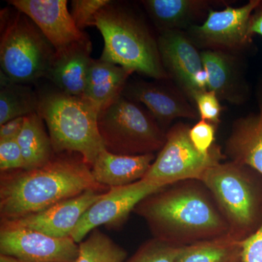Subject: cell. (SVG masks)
Here are the masks:
<instances>
[{
    "instance_id": "cell-6",
    "label": "cell",
    "mask_w": 262,
    "mask_h": 262,
    "mask_svg": "<svg viewBox=\"0 0 262 262\" xmlns=\"http://www.w3.org/2000/svg\"><path fill=\"white\" fill-rule=\"evenodd\" d=\"M98 126L105 148L115 155L151 154L161 149L166 139L149 112L122 95L100 112Z\"/></svg>"
},
{
    "instance_id": "cell-15",
    "label": "cell",
    "mask_w": 262,
    "mask_h": 262,
    "mask_svg": "<svg viewBox=\"0 0 262 262\" xmlns=\"http://www.w3.org/2000/svg\"><path fill=\"white\" fill-rule=\"evenodd\" d=\"M103 193L86 191L80 195L60 202L44 211L6 222L51 237H70L84 212L99 200Z\"/></svg>"
},
{
    "instance_id": "cell-4",
    "label": "cell",
    "mask_w": 262,
    "mask_h": 262,
    "mask_svg": "<svg viewBox=\"0 0 262 262\" xmlns=\"http://www.w3.org/2000/svg\"><path fill=\"white\" fill-rule=\"evenodd\" d=\"M38 96L37 113L46 122L55 153L80 155L91 168L106 149L98 130V110L83 96L57 89L43 91Z\"/></svg>"
},
{
    "instance_id": "cell-25",
    "label": "cell",
    "mask_w": 262,
    "mask_h": 262,
    "mask_svg": "<svg viewBox=\"0 0 262 262\" xmlns=\"http://www.w3.org/2000/svg\"><path fill=\"white\" fill-rule=\"evenodd\" d=\"M127 252L106 234L94 229L79 244L76 262H125Z\"/></svg>"
},
{
    "instance_id": "cell-3",
    "label": "cell",
    "mask_w": 262,
    "mask_h": 262,
    "mask_svg": "<svg viewBox=\"0 0 262 262\" xmlns=\"http://www.w3.org/2000/svg\"><path fill=\"white\" fill-rule=\"evenodd\" d=\"M104 47L100 59L154 78L169 79L155 39L146 24L128 8L110 1L96 16Z\"/></svg>"
},
{
    "instance_id": "cell-1",
    "label": "cell",
    "mask_w": 262,
    "mask_h": 262,
    "mask_svg": "<svg viewBox=\"0 0 262 262\" xmlns=\"http://www.w3.org/2000/svg\"><path fill=\"white\" fill-rule=\"evenodd\" d=\"M61 154L40 168L2 173L1 221L44 211L86 191L106 192L108 187L95 180L91 167L80 155Z\"/></svg>"
},
{
    "instance_id": "cell-27",
    "label": "cell",
    "mask_w": 262,
    "mask_h": 262,
    "mask_svg": "<svg viewBox=\"0 0 262 262\" xmlns=\"http://www.w3.org/2000/svg\"><path fill=\"white\" fill-rule=\"evenodd\" d=\"M110 0H74L72 1L71 15L77 28L83 32L84 29L95 27L96 16Z\"/></svg>"
},
{
    "instance_id": "cell-28",
    "label": "cell",
    "mask_w": 262,
    "mask_h": 262,
    "mask_svg": "<svg viewBox=\"0 0 262 262\" xmlns=\"http://www.w3.org/2000/svg\"><path fill=\"white\" fill-rule=\"evenodd\" d=\"M192 102L195 103L198 115L201 120L216 125L220 122L222 107L220 98L213 91H201L193 98Z\"/></svg>"
},
{
    "instance_id": "cell-35",
    "label": "cell",
    "mask_w": 262,
    "mask_h": 262,
    "mask_svg": "<svg viewBox=\"0 0 262 262\" xmlns=\"http://www.w3.org/2000/svg\"><path fill=\"white\" fill-rule=\"evenodd\" d=\"M225 262H243L241 256V251L237 254H236L235 256H233V257L231 258L228 261Z\"/></svg>"
},
{
    "instance_id": "cell-29",
    "label": "cell",
    "mask_w": 262,
    "mask_h": 262,
    "mask_svg": "<svg viewBox=\"0 0 262 262\" xmlns=\"http://www.w3.org/2000/svg\"><path fill=\"white\" fill-rule=\"evenodd\" d=\"M189 134L193 145L202 154H208L214 146L215 127L211 122L200 120L190 127Z\"/></svg>"
},
{
    "instance_id": "cell-11",
    "label": "cell",
    "mask_w": 262,
    "mask_h": 262,
    "mask_svg": "<svg viewBox=\"0 0 262 262\" xmlns=\"http://www.w3.org/2000/svg\"><path fill=\"white\" fill-rule=\"evenodd\" d=\"M0 253L27 262H76L79 244L1 221Z\"/></svg>"
},
{
    "instance_id": "cell-22",
    "label": "cell",
    "mask_w": 262,
    "mask_h": 262,
    "mask_svg": "<svg viewBox=\"0 0 262 262\" xmlns=\"http://www.w3.org/2000/svg\"><path fill=\"white\" fill-rule=\"evenodd\" d=\"M23 156L24 170L40 168L56 154L44 120L37 113L24 117L23 128L16 139Z\"/></svg>"
},
{
    "instance_id": "cell-32",
    "label": "cell",
    "mask_w": 262,
    "mask_h": 262,
    "mask_svg": "<svg viewBox=\"0 0 262 262\" xmlns=\"http://www.w3.org/2000/svg\"><path fill=\"white\" fill-rule=\"evenodd\" d=\"M24 117H18L0 125V141L16 139L23 128Z\"/></svg>"
},
{
    "instance_id": "cell-18",
    "label": "cell",
    "mask_w": 262,
    "mask_h": 262,
    "mask_svg": "<svg viewBox=\"0 0 262 262\" xmlns=\"http://www.w3.org/2000/svg\"><path fill=\"white\" fill-rule=\"evenodd\" d=\"M155 158L154 153L119 155L105 149L98 155L91 171L95 180L101 185L108 188L123 187L144 178Z\"/></svg>"
},
{
    "instance_id": "cell-19",
    "label": "cell",
    "mask_w": 262,
    "mask_h": 262,
    "mask_svg": "<svg viewBox=\"0 0 262 262\" xmlns=\"http://www.w3.org/2000/svg\"><path fill=\"white\" fill-rule=\"evenodd\" d=\"M226 149L232 161L262 175V91L258 95V113L234 122Z\"/></svg>"
},
{
    "instance_id": "cell-23",
    "label": "cell",
    "mask_w": 262,
    "mask_h": 262,
    "mask_svg": "<svg viewBox=\"0 0 262 262\" xmlns=\"http://www.w3.org/2000/svg\"><path fill=\"white\" fill-rule=\"evenodd\" d=\"M39 96L29 86L0 74V125L37 113Z\"/></svg>"
},
{
    "instance_id": "cell-2",
    "label": "cell",
    "mask_w": 262,
    "mask_h": 262,
    "mask_svg": "<svg viewBox=\"0 0 262 262\" xmlns=\"http://www.w3.org/2000/svg\"><path fill=\"white\" fill-rule=\"evenodd\" d=\"M158 238L190 244L230 233V228L201 190L192 187L167 189L151 194L136 207Z\"/></svg>"
},
{
    "instance_id": "cell-10",
    "label": "cell",
    "mask_w": 262,
    "mask_h": 262,
    "mask_svg": "<svg viewBox=\"0 0 262 262\" xmlns=\"http://www.w3.org/2000/svg\"><path fill=\"white\" fill-rule=\"evenodd\" d=\"M261 0H250L238 8L226 7L221 10H211L206 20L189 28V37L196 46L206 50L237 52L251 42L249 25L254 10Z\"/></svg>"
},
{
    "instance_id": "cell-16",
    "label": "cell",
    "mask_w": 262,
    "mask_h": 262,
    "mask_svg": "<svg viewBox=\"0 0 262 262\" xmlns=\"http://www.w3.org/2000/svg\"><path fill=\"white\" fill-rule=\"evenodd\" d=\"M201 57L208 75V91L232 104L244 103L248 97V86L236 57L218 50H205Z\"/></svg>"
},
{
    "instance_id": "cell-33",
    "label": "cell",
    "mask_w": 262,
    "mask_h": 262,
    "mask_svg": "<svg viewBox=\"0 0 262 262\" xmlns=\"http://www.w3.org/2000/svg\"><path fill=\"white\" fill-rule=\"evenodd\" d=\"M249 32L251 36L258 34L262 37V1L251 15Z\"/></svg>"
},
{
    "instance_id": "cell-30",
    "label": "cell",
    "mask_w": 262,
    "mask_h": 262,
    "mask_svg": "<svg viewBox=\"0 0 262 262\" xmlns=\"http://www.w3.org/2000/svg\"><path fill=\"white\" fill-rule=\"evenodd\" d=\"M21 150L16 139L0 141V170L2 173L24 170Z\"/></svg>"
},
{
    "instance_id": "cell-26",
    "label": "cell",
    "mask_w": 262,
    "mask_h": 262,
    "mask_svg": "<svg viewBox=\"0 0 262 262\" xmlns=\"http://www.w3.org/2000/svg\"><path fill=\"white\" fill-rule=\"evenodd\" d=\"M184 246L156 237L142 245L125 262H177Z\"/></svg>"
},
{
    "instance_id": "cell-14",
    "label": "cell",
    "mask_w": 262,
    "mask_h": 262,
    "mask_svg": "<svg viewBox=\"0 0 262 262\" xmlns=\"http://www.w3.org/2000/svg\"><path fill=\"white\" fill-rule=\"evenodd\" d=\"M122 95L144 105L160 127L167 126L177 118L198 117V110L180 90L162 84L136 81L127 83Z\"/></svg>"
},
{
    "instance_id": "cell-21",
    "label": "cell",
    "mask_w": 262,
    "mask_h": 262,
    "mask_svg": "<svg viewBox=\"0 0 262 262\" xmlns=\"http://www.w3.org/2000/svg\"><path fill=\"white\" fill-rule=\"evenodd\" d=\"M133 73L132 71L111 62L100 58L93 59L82 96L100 113L121 96Z\"/></svg>"
},
{
    "instance_id": "cell-8",
    "label": "cell",
    "mask_w": 262,
    "mask_h": 262,
    "mask_svg": "<svg viewBox=\"0 0 262 262\" xmlns=\"http://www.w3.org/2000/svg\"><path fill=\"white\" fill-rule=\"evenodd\" d=\"M244 165L218 163L207 169L200 179L211 191L229 222L230 233L238 234L253 225L256 216V198L243 170Z\"/></svg>"
},
{
    "instance_id": "cell-12",
    "label": "cell",
    "mask_w": 262,
    "mask_h": 262,
    "mask_svg": "<svg viewBox=\"0 0 262 262\" xmlns=\"http://www.w3.org/2000/svg\"><path fill=\"white\" fill-rule=\"evenodd\" d=\"M8 3L36 24L56 52L89 39L77 28L66 0H12Z\"/></svg>"
},
{
    "instance_id": "cell-20",
    "label": "cell",
    "mask_w": 262,
    "mask_h": 262,
    "mask_svg": "<svg viewBox=\"0 0 262 262\" xmlns=\"http://www.w3.org/2000/svg\"><path fill=\"white\" fill-rule=\"evenodd\" d=\"M160 33L192 27V22L208 14L212 7L226 5L209 0H145L141 2Z\"/></svg>"
},
{
    "instance_id": "cell-7",
    "label": "cell",
    "mask_w": 262,
    "mask_h": 262,
    "mask_svg": "<svg viewBox=\"0 0 262 262\" xmlns=\"http://www.w3.org/2000/svg\"><path fill=\"white\" fill-rule=\"evenodd\" d=\"M189 129L182 122L170 129L159 154L142 179L166 186L189 179L200 180L207 169L220 163V148L213 146L207 155L199 152L190 140Z\"/></svg>"
},
{
    "instance_id": "cell-31",
    "label": "cell",
    "mask_w": 262,
    "mask_h": 262,
    "mask_svg": "<svg viewBox=\"0 0 262 262\" xmlns=\"http://www.w3.org/2000/svg\"><path fill=\"white\" fill-rule=\"evenodd\" d=\"M239 244L243 262H262V222L256 232Z\"/></svg>"
},
{
    "instance_id": "cell-5",
    "label": "cell",
    "mask_w": 262,
    "mask_h": 262,
    "mask_svg": "<svg viewBox=\"0 0 262 262\" xmlns=\"http://www.w3.org/2000/svg\"><path fill=\"white\" fill-rule=\"evenodd\" d=\"M1 17V73L25 84L46 77L56 53L47 38L18 10L11 15L3 12Z\"/></svg>"
},
{
    "instance_id": "cell-9",
    "label": "cell",
    "mask_w": 262,
    "mask_h": 262,
    "mask_svg": "<svg viewBox=\"0 0 262 262\" xmlns=\"http://www.w3.org/2000/svg\"><path fill=\"white\" fill-rule=\"evenodd\" d=\"M168 187L141 179L129 185L110 188L84 212L70 237L79 244L100 226L120 227L141 201Z\"/></svg>"
},
{
    "instance_id": "cell-17",
    "label": "cell",
    "mask_w": 262,
    "mask_h": 262,
    "mask_svg": "<svg viewBox=\"0 0 262 262\" xmlns=\"http://www.w3.org/2000/svg\"><path fill=\"white\" fill-rule=\"evenodd\" d=\"M91 49V40L88 39L56 52L46 78L66 94L82 96L93 60Z\"/></svg>"
},
{
    "instance_id": "cell-24",
    "label": "cell",
    "mask_w": 262,
    "mask_h": 262,
    "mask_svg": "<svg viewBox=\"0 0 262 262\" xmlns=\"http://www.w3.org/2000/svg\"><path fill=\"white\" fill-rule=\"evenodd\" d=\"M239 241L229 233L183 248L177 262H225L241 251Z\"/></svg>"
},
{
    "instance_id": "cell-34",
    "label": "cell",
    "mask_w": 262,
    "mask_h": 262,
    "mask_svg": "<svg viewBox=\"0 0 262 262\" xmlns=\"http://www.w3.org/2000/svg\"><path fill=\"white\" fill-rule=\"evenodd\" d=\"M0 262H27L21 261L18 258L10 257V256H4V255H0Z\"/></svg>"
},
{
    "instance_id": "cell-13",
    "label": "cell",
    "mask_w": 262,
    "mask_h": 262,
    "mask_svg": "<svg viewBox=\"0 0 262 262\" xmlns=\"http://www.w3.org/2000/svg\"><path fill=\"white\" fill-rule=\"evenodd\" d=\"M158 49L164 70L173 79L179 90L189 101L201 92L196 85V77L204 70L201 52L196 49L188 34L180 30L160 33Z\"/></svg>"
}]
</instances>
